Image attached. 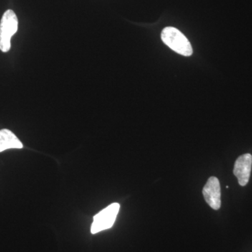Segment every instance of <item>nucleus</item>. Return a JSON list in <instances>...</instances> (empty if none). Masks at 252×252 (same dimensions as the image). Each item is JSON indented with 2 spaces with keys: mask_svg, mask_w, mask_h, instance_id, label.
<instances>
[{
  "mask_svg": "<svg viewBox=\"0 0 252 252\" xmlns=\"http://www.w3.org/2000/svg\"><path fill=\"white\" fill-rule=\"evenodd\" d=\"M162 41L177 54L184 56L193 54V48L183 33L177 28L167 27L162 30Z\"/></svg>",
  "mask_w": 252,
  "mask_h": 252,
  "instance_id": "nucleus-1",
  "label": "nucleus"
},
{
  "mask_svg": "<svg viewBox=\"0 0 252 252\" xmlns=\"http://www.w3.org/2000/svg\"><path fill=\"white\" fill-rule=\"evenodd\" d=\"M119 209L120 205L119 203H113L96 215L91 226V233L95 234L102 230L112 228L119 213Z\"/></svg>",
  "mask_w": 252,
  "mask_h": 252,
  "instance_id": "nucleus-3",
  "label": "nucleus"
},
{
  "mask_svg": "<svg viewBox=\"0 0 252 252\" xmlns=\"http://www.w3.org/2000/svg\"><path fill=\"white\" fill-rule=\"evenodd\" d=\"M17 16L12 10H7L3 14L0 22V50L8 52L11 49V39L18 31Z\"/></svg>",
  "mask_w": 252,
  "mask_h": 252,
  "instance_id": "nucleus-2",
  "label": "nucleus"
},
{
  "mask_svg": "<svg viewBox=\"0 0 252 252\" xmlns=\"http://www.w3.org/2000/svg\"><path fill=\"white\" fill-rule=\"evenodd\" d=\"M204 198L213 210H220V181L217 177L209 179L203 190Z\"/></svg>",
  "mask_w": 252,
  "mask_h": 252,
  "instance_id": "nucleus-4",
  "label": "nucleus"
},
{
  "mask_svg": "<svg viewBox=\"0 0 252 252\" xmlns=\"http://www.w3.org/2000/svg\"><path fill=\"white\" fill-rule=\"evenodd\" d=\"M23 145L19 139L8 129L0 130V152L10 149H22Z\"/></svg>",
  "mask_w": 252,
  "mask_h": 252,
  "instance_id": "nucleus-6",
  "label": "nucleus"
},
{
  "mask_svg": "<svg viewBox=\"0 0 252 252\" xmlns=\"http://www.w3.org/2000/svg\"><path fill=\"white\" fill-rule=\"evenodd\" d=\"M252 166V156L250 154L240 156L235 162L233 174L238 178L239 185L245 187L250 180Z\"/></svg>",
  "mask_w": 252,
  "mask_h": 252,
  "instance_id": "nucleus-5",
  "label": "nucleus"
}]
</instances>
